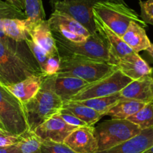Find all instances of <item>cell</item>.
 I'll return each instance as SVG.
<instances>
[{"mask_svg": "<svg viewBox=\"0 0 153 153\" xmlns=\"http://www.w3.org/2000/svg\"><path fill=\"white\" fill-rule=\"evenodd\" d=\"M2 29L7 37L16 42H26L31 38L26 19H5L2 21Z\"/></svg>", "mask_w": 153, "mask_h": 153, "instance_id": "23", "label": "cell"}, {"mask_svg": "<svg viewBox=\"0 0 153 153\" xmlns=\"http://www.w3.org/2000/svg\"><path fill=\"white\" fill-rule=\"evenodd\" d=\"M42 153H76L65 143L42 140Z\"/></svg>", "mask_w": 153, "mask_h": 153, "instance_id": "30", "label": "cell"}, {"mask_svg": "<svg viewBox=\"0 0 153 153\" xmlns=\"http://www.w3.org/2000/svg\"><path fill=\"white\" fill-rule=\"evenodd\" d=\"M42 140L35 132L28 130L20 135L17 146L20 153H42Z\"/></svg>", "mask_w": 153, "mask_h": 153, "instance_id": "26", "label": "cell"}, {"mask_svg": "<svg viewBox=\"0 0 153 153\" xmlns=\"http://www.w3.org/2000/svg\"><path fill=\"white\" fill-rule=\"evenodd\" d=\"M46 75L32 74L19 83L7 86V89L15 95L23 104L33 98L42 86V82Z\"/></svg>", "mask_w": 153, "mask_h": 153, "instance_id": "18", "label": "cell"}, {"mask_svg": "<svg viewBox=\"0 0 153 153\" xmlns=\"http://www.w3.org/2000/svg\"><path fill=\"white\" fill-rule=\"evenodd\" d=\"M60 65H61V59L59 55L51 56L48 60L44 74L46 76L56 74L60 69Z\"/></svg>", "mask_w": 153, "mask_h": 153, "instance_id": "33", "label": "cell"}, {"mask_svg": "<svg viewBox=\"0 0 153 153\" xmlns=\"http://www.w3.org/2000/svg\"><path fill=\"white\" fill-rule=\"evenodd\" d=\"M76 127L67 124L59 113L54 115L33 131L42 140L64 143L68 136Z\"/></svg>", "mask_w": 153, "mask_h": 153, "instance_id": "11", "label": "cell"}, {"mask_svg": "<svg viewBox=\"0 0 153 153\" xmlns=\"http://www.w3.org/2000/svg\"><path fill=\"white\" fill-rule=\"evenodd\" d=\"M56 77V74L45 76L36 95L23 104L30 131H33L62 108L64 102L55 91Z\"/></svg>", "mask_w": 153, "mask_h": 153, "instance_id": "1", "label": "cell"}, {"mask_svg": "<svg viewBox=\"0 0 153 153\" xmlns=\"http://www.w3.org/2000/svg\"><path fill=\"white\" fill-rule=\"evenodd\" d=\"M64 143L76 153H95L98 145L93 126L75 128L65 140Z\"/></svg>", "mask_w": 153, "mask_h": 153, "instance_id": "12", "label": "cell"}, {"mask_svg": "<svg viewBox=\"0 0 153 153\" xmlns=\"http://www.w3.org/2000/svg\"><path fill=\"white\" fill-rule=\"evenodd\" d=\"M93 14L101 19L112 31L122 38L131 22L135 21L145 27L146 23L140 18L136 11L127 5L113 1L100 2L93 7Z\"/></svg>", "mask_w": 153, "mask_h": 153, "instance_id": "4", "label": "cell"}, {"mask_svg": "<svg viewBox=\"0 0 153 153\" xmlns=\"http://www.w3.org/2000/svg\"><path fill=\"white\" fill-rule=\"evenodd\" d=\"M113 2H118V3H121V4H124V5H126V2H124V0H111Z\"/></svg>", "mask_w": 153, "mask_h": 153, "instance_id": "41", "label": "cell"}, {"mask_svg": "<svg viewBox=\"0 0 153 153\" xmlns=\"http://www.w3.org/2000/svg\"><path fill=\"white\" fill-rule=\"evenodd\" d=\"M131 81V79L126 76L118 69L104 76V78L89 83L80 92L72 97L70 101H83L114 95L119 93Z\"/></svg>", "mask_w": 153, "mask_h": 153, "instance_id": "8", "label": "cell"}, {"mask_svg": "<svg viewBox=\"0 0 153 153\" xmlns=\"http://www.w3.org/2000/svg\"><path fill=\"white\" fill-rule=\"evenodd\" d=\"M122 39L135 53L146 51L152 44L143 26L135 21L131 22Z\"/></svg>", "mask_w": 153, "mask_h": 153, "instance_id": "21", "label": "cell"}, {"mask_svg": "<svg viewBox=\"0 0 153 153\" xmlns=\"http://www.w3.org/2000/svg\"><path fill=\"white\" fill-rule=\"evenodd\" d=\"M111 0H61L53 7L54 11L65 13L81 24L92 35L96 30L93 7L100 2Z\"/></svg>", "mask_w": 153, "mask_h": 153, "instance_id": "9", "label": "cell"}, {"mask_svg": "<svg viewBox=\"0 0 153 153\" xmlns=\"http://www.w3.org/2000/svg\"><path fill=\"white\" fill-rule=\"evenodd\" d=\"M119 94L123 98L147 104L153 101V79L150 75L132 80Z\"/></svg>", "mask_w": 153, "mask_h": 153, "instance_id": "17", "label": "cell"}, {"mask_svg": "<svg viewBox=\"0 0 153 153\" xmlns=\"http://www.w3.org/2000/svg\"><path fill=\"white\" fill-rule=\"evenodd\" d=\"M5 1L20 11H25V0H5Z\"/></svg>", "mask_w": 153, "mask_h": 153, "instance_id": "36", "label": "cell"}, {"mask_svg": "<svg viewBox=\"0 0 153 153\" xmlns=\"http://www.w3.org/2000/svg\"><path fill=\"white\" fill-rule=\"evenodd\" d=\"M122 97L119 93L114 94L108 96L99 97V98H91V99L83 100V101H70L77 103L79 104L86 106L93 110H96L97 112L105 116L106 113L108 112L110 108L113 107L115 104H117L120 100Z\"/></svg>", "mask_w": 153, "mask_h": 153, "instance_id": "25", "label": "cell"}, {"mask_svg": "<svg viewBox=\"0 0 153 153\" xmlns=\"http://www.w3.org/2000/svg\"><path fill=\"white\" fill-rule=\"evenodd\" d=\"M146 52L148 53L149 55L153 59V44H151V45H150V46L147 48Z\"/></svg>", "mask_w": 153, "mask_h": 153, "instance_id": "38", "label": "cell"}, {"mask_svg": "<svg viewBox=\"0 0 153 153\" xmlns=\"http://www.w3.org/2000/svg\"><path fill=\"white\" fill-rule=\"evenodd\" d=\"M59 56H77L98 61H110V53L103 37L95 32L83 42H73L63 38L59 32H52Z\"/></svg>", "mask_w": 153, "mask_h": 153, "instance_id": "3", "label": "cell"}, {"mask_svg": "<svg viewBox=\"0 0 153 153\" xmlns=\"http://www.w3.org/2000/svg\"><path fill=\"white\" fill-rule=\"evenodd\" d=\"M143 153H153V146H152L150 148H149L148 149L146 150V151Z\"/></svg>", "mask_w": 153, "mask_h": 153, "instance_id": "40", "label": "cell"}, {"mask_svg": "<svg viewBox=\"0 0 153 153\" xmlns=\"http://www.w3.org/2000/svg\"><path fill=\"white\" fill-rule=\"evenodd\" d=\"M62 107L73 113L77 118L84 122L87 126H92L104 117L96 110L74 101H68L64 103Z\"/></svg>", "mask_w": 153, "mask_h": 153, "instance_id": "24", "label": "cell"}, {"mask_svg": "<svg viewBox=\"0 0 153 153\" xmlns=\"http://www.w3.org/2000/svg\"><path fill=\"white\" fill-rule=\"evenodd\" d=\"M5 19H26L24 11H20L8 2L0 0V41L7 48L21 56L34 66L40 68L26 42H16L5 35L2 29V21Z\"/></svg>", "mask_w": 153, "mask_h": 153, "instance_id": "10", "label": "cell"}, {"mask_svg": "<svg viewBox=\"0 0 153 153\" xmlns=\"http://www.w3.org/2000/svg\"><path fill=\"white\" fill-rule=\"evenodd\" d=\"M146 103L123 98L108 110L106 115L112 120H127L145 106Z\"/></svg>", "mask_w": 153, "mask_h": 153, "instance_id": "22", "label": "cell"}, {"mask_svg": "<svg viewBox=\"0 0 153 153\" xmlns=\"http://www.w3.org/2000/svg\"><path fill=\"white\" fill-rule=\"evenodd\" d=\"M141 128L128 120H106L95 127L98 151L108 149L137 135Z\"/></svg>", "mask_w": 153, "mask_h": 153, "instance_id": "7", "label": "cell"}, {"mask_svg": "<svg viewBox=\"0 0 153 153\" xmlns=\"http://www.w3.org/2000/svg\"><path fill=\"white\" fill-rule=\"evenodd\" d=\"M26 42V44H27L29 48L30 49L32 55L34 56L35 59H36L37 62L38 63V65L40 66L42 73L44 74L45 68H46L47 62H48V60L51 56H50L43 48H41L40 46H38V45L32 40V38L28 39Z\"/></svg>", "mask_w": 153, "mask_h": 153, "instance_id": "29", "label": "cell"}, {"mask_svg": "<svg viewBox=\"0 0 153 153\" xmlns=\"http://www.w3.org/2000/svg\"><path fill=\"white\" fill-rule=\"evenodd\" d=\"M0 153H20L17 149V144L11 146L0 148Z\"/></svg>", "mask_w": 153, "mask_h": 153, "instance_id": "37", "label": "cell"}, {"mask_svg": "<svg viewBox=\"0 0 153 153\" xmlns=\"http://www.w3.org/2000/svg\"><path fill=\"white\" fill-rule=\"evenodd\" d=\"M59 32L62 36L64 38L67 39V40L70 41V42H83L86 40V37L83 36V35H79V34H76L74 32H69V31L66 30H61Z\"/></svg>", "mask_w": 153, "mask_h": 153, "instance_id": "35", "label": "cell"}, {"mask_svg": "<svg viewBox=\"0 0 153 153\" xmlns=\"http://www.w3.org/2000/svg\"><path fill=\"white\" fill-rule=\"evenodd\" d=\"M20 136L0 133V148L16 145L20 141Z\"/></svg>", "mask_w": 153, "mask_h": 153, "instance_id": "34", "label": "cell"}, {"mask_svg": "<svg viewBox=\"0 0 153 153\" xmlns=\"http://www.w3.org/2000/svg\"><path fill=\"white\" fill-rule=\"evenodd\" d=\"M48 22H49L52 32H59L61 30H66L83 35L86 38L91 35L89 31L86 30L81 24H80L73 17L65 13L53 11L50 19L48 20Z\"/></svg>", "mask_w": 153, "mask_h": 153, "instance_id": "19", "label": "cell"}, {"mask_svg": "<svg viewBox=\"0 0 153 153\" xmlns=\"http://www.w3.org/2000/svg\"><path fill=\"white\" fill-rule=\"evenodd\" d=\"M96 30L105 41L110 53L109 63L114 65L117 59L133 53V50L126 45V42L119 35L112 31L104 22L94 14Z\"/></svg>", "mask_w": 153, "mask_h": 153, "instance_id": "13", "label": "cell"}, {"mask_svg": "<svg viewBox=\"0 0 153 153\" xmlns=\"http://www.w3.org/2000/svg\"><path fill=\"white\" fill-rule=\"evenodd\" d=\"M114 65L132 80L139 79L142 76L151 74L152 68L148 63L138 54L133 52L120 58L116 61Z\"/></svg>", "mask_w": 153, "mask_h": 153, "instance_id": "16", "label": "cell"}, {"mask_svg": "<svg viewBox=\"0 0 153 153\" xmlns=\"http://www.w3.org/2000/svg\"><path fill=\"white\" fill-rule=\"evenodd\" d=\"M150 76H151L152 78L153 79V68H152V72H151V74H150Z\"/></svg>", "mask_w": 153, "mask_h": 153, "instance_id": "43", "label": "cell"}, {"mask_svg": "<svg viewBox=\"0 0 153 153\" xmlns=\"http://www.w3.org/2000/svg\"><path fill=\"white\" fill-rule=\"evenodd\" d=\"M140 17L143 21L153 26V0H140Z\"/></svg>", "mask_w": 153, "mask_h": 153, "instance_id": "31", "label": "cell"}, {"mask_svg": "<svg viewBox=\"0 0 153 153\" xmlns=\"http://www.w3.org/2000/svg\"><path fill=\"white\" fill-rule=\"evenodd\" d=\"M26 20L27 30L32 40L50 56L59 55L48 20L34 21L26 18Z\"/></svg>", "mask_w": 153, "mask_h": 153, "instance_id": "14", "label": "cell"}, {"mask_svg": "<svg viewBox=\"0 0 153 153\" xmlns=\"http://www.w3.org/2000/svg\"><path fill=\"white\" fill-rule=\"evenodd\" d=\"M139 126L141 130L153 127V101L145 104L135 114L127 119Z\"/></svg>", "mask_w": 153, "mask_h": 153, "instance_id": "27", "label": "cell"}, {"mask_svg": "<svg viewBox=\"0 0 153 153\" xmlns=\"http://www.w3.org/2000/svg\"><path fill=\"white\" fill-rule=\"evenodd\" d=\"M153 146V127L143 129L134 137L108 149L95 153H143Z\"/></svg>", "mask_w": 153, "mask_h": 153, "instance_id": "15", "label": "cell"}, {"mask_svg": "<svg viewBox=\"0 0 153 153\" xmlns=\"http://www.w3.org/2000/svg\"><path fill=\"white\" fill-rule=\"evenodd\" d=\"M0 123L7 133L20 136L29 130L23 104L0 84Z\"/></svg>", "mask_w": 153, "mask_h": 153, "instance_id": "6", "label": "cell"}, {"mask_svg": "<svg viewBox=\"0 0 153 153\" xmlns=\"http://www.w3.org/2000/svg\"><path fill=\"white\" fill-rule=\"evenodd\" d=\"M59 115L61 118L67 124L70 125V126H74V127H82V126H87L84 122H83L82 120H80V119L77 118L76 116L73 114V113H71L70 111H68V110L65 108H62L61 110L59 112Z\"/></svg>", "mask_w": 153, "mask_h": 153, "instance_id": "32", "label": "cell"}, {"mask_svg": "<svg viewBox=\"0 0 153 153\" xmlns=\"http://www.w3.org/2000/svg\"><path fill=\"white\" fill-rule=\"evenodd\" d=\"M41 74L43 73L40 68L34 66L0 41V84L7 87L30 75Z\"/></svg>", "mask_w": 153, "mask_h": 153, "instance_id": "5", "label": "cell"}, {"mask_svg": "<svg viewBox=\"0 0 153 153\" xmlns=\"http://www.w3.org/2000/svg\"><path fill=\"white\" fill-rule=\"evenodd\" d=\"M25 14L26 18L34 21L45 20L42 0H25Z\"/></svg>", "mask_w": 153, "mask_h": 153, "instance_id": "28", "label": "cell"}, {"mask_svg": "<svg viewBox=\"0 0 153 153\" xmlns=\"http://www.w3.org/2000/svg\"><path fill=\"white\" fill-rule=\"evenodd\" d=\"M0 133H3V134H8L7 133L6 131L5 130V128H4V127L2 126V123H0Z\"/></svg>", "mask_w": 153, "mask_h": 153, "instance_id": "39", "label": "cell"}, {"mask_svg": "<svg viewBox=\"0 0 153 153\" xmlns=\"http://www.w3.org/2000/svg\"><path fill=\"white\" fill-rule=\"evenodd\" d=\"M59 1H61V0H51V4H52V5H53L56 2H59Z\"/></svg>", "mask_w": 153, "mask_h": 153, "instance_id": "42", "label": "cell"}, {"mask_svg": "<svg viewBox=\"0 0 153 153\" xmlns=\"http://www.w3.org/2000/svg\"><path fill=\"white\" fill-rule=\"evenodd\" d=\"M61 65L57 76H74L93 83L118 70L116 65L77 56H60Z\"/></svg>", "mask_w": 153, "mask_h": 153, "instance_id": "2", "label": "cell"}, {"mask_svg": "<svg viewBox=\"0 0 153 153\" xmlns=\"http://www.w3.org/2000/svg\"><path fill=\"white\" fill-rule=\"evenodd\" d=\"M89 83L82 79L74 76H57L55 80L56 93L66 103Z\"/></svg>", "mask_w": 153, "mask_h": 153, "instance_id": "20", "label": "cell"}]
</instances>
